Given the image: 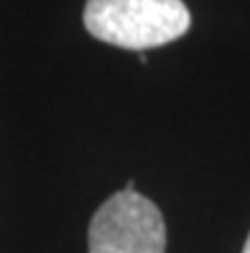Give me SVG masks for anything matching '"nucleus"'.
<instances>
[{
  "instance_id": "f257e3e1",
  "label": "nucleus",
  "mask_w": 250,
  "mask_h": 253,
  "mask_svg": "<svg viewBox=\"0 0 250 253\" xmlns=\"http://www.w3.org/2000/svg\"><path fill=\"white\" fill-rule=\"evenodd\" d=\"M192 16L184 0H87L84 28L97 41L145 51L184 36Z\"/></svg>"
},
{
  "instance_id": "7ed1b4c3",
  "label": "nucleus",
  "mask_w": 250,
  "mask_h": 253,
  "mask_svg": "<svg viewBox=\"0 0 250 253\" xmlns=\"http://www.w3.org/2000/svg\"><path fill=\"white\" fill-rule=\"evenodd\" d=\"M243 253H250V235H248V241H245V248H243Z\"/></svg>"
},
{
  "instance_id": "f03ea898",
  "label": "nucleus",
  "mask_w": 250,
  "mask_h": 253,
  "mask_svg": "<svg viewBox=\"0 0 250 253\" xmlns=\"http://www.w3.org/2000/svg\"><path fill=\"white\" fill-rule=\"evenodd\" d=\"M164 217L138 192H115L90 222V253H164Z\"/></svg>"
}]
</instances>
